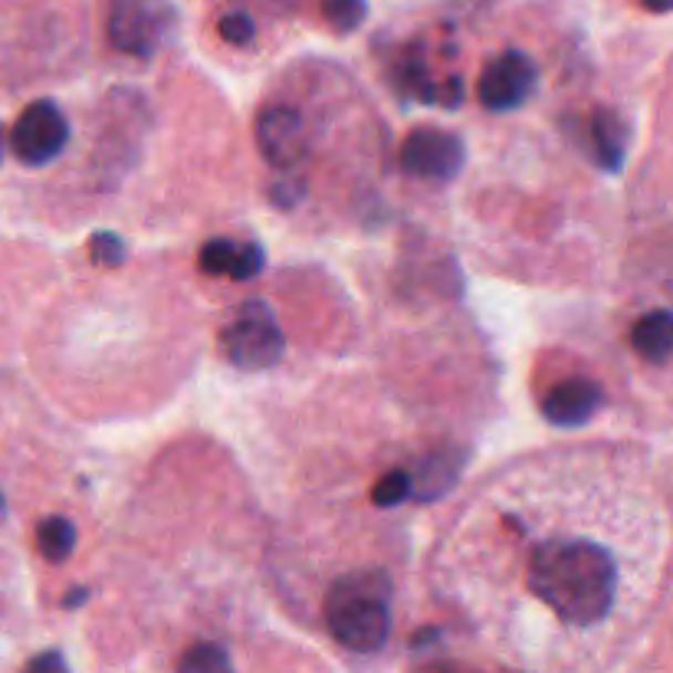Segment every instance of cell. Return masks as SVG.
<instances>
[{"label": "cell", "mask_w": 673, "mask_h": 673, "mask_svg": "<svg viewBox=\"0 0 673 673\" xmlns=\"http://www.w3.org/2000/svg\"><path fill=\"white\" fill-rule=\"evenodd\" d=\"M200 270L207 277H230L237 283L244 280H253L267 257H263V247L257 244H234V240H210L200 247V257H197Z\"/></svg>", "instance_id": "cell-10"}, {"label": "cell", "mask_w": 673, "mask_h": 673, "mask_svg": "<svg viewBox=\"0 0 673 673\" xmlns=\"http://www.w3.org/2000/svg\"><path fill=\"white\" fill-rule=\"evenodd\" d=\"M7 519V499H3V493H0V522Z\"/></svg>", "instance_id": "cell-23"}, {"label": "cell", "mask_w": 673, "mask_h": 673, "mask_svg": "<svg viewBox=\"0 0 673 673\" xmlns=\"http://www.w3.org/2000/svg\"><path fill=\"white\" fill-rule=\"evenodd\" d=\"M172 20V10L158 0H112L108 40L115 50L148 60Z\"/></svg>", "instance_id": "cell-5"}, {"label": "cell", "mask_w": 673, "mask_h": 673, "mask_svg": "<svg viewBox=\"0 0 673 673\" xmlns=\"http://www.w3.org/2000/svg\"><path fill=\"white\" fill-rule=\"evenodd\" d=\"M0 162H3V132H0Z\"/></svg>", "instance_id": "cell-24"}, {"label": "cell", "mask_w": 673, "mask_h": 673, "mask_svg": "<svg viewBox=\"0 0 673 673\" xmlns=\"http://www.w3.org/2000/svg\"><path fill=\"white\" fill-rule=\"evenodd\" d=\"M220 37H224L227 43H234V46H247V43H253V37H257V23H253L250 13L234 10V13H227V17L220 20Z\"/></svg>", "instance_id": "cell-18"}, {"label": "cell", "mask_w": 673, "mask_h": 673, "mask_svg": "<svg viewBox=\"0 0 673 673\" xmlns=\"http://www.w3.org/2000/svg\"><path fill=\"white\" fill-rule=\"evenodd\" d=\"M522 588L552 621L591 631L621 604V559L588 532H549L526 552Z\"/></svg>", "instance_id": "cell-1"}, {"label": "cell", "mask_w": 673, "mask_h": 673, "mask_svg": "<svg viewBox=\"0 0 673 673\" xmlns=\"http://www.w3.org/2000/svg\"><path fill=\"white\" fill-rule=\"evenodd\" d=\"M591 145H594V158L604 172H621V165H624V125L614 112L598 108L591 115Z\"/></svg>", "instance_id": "cell-13"}, {"label": "cell", "mask_w": 673, "mask_h": 673, "mask_svg": "<svg viewBox=\"0 0 673 673\" xmlns=\"http://www.w3.org/2000/svg\"><path fill=\"white\" fill-rule=\"evenodd\" d=\"M27 667L30 671H66V661L60 654H43V658H33Z\"/></svg>", "instance_id": "cell-20"}, {"label": "cell", "mask_w": 673, "mask_h": 673, "mask_svg": "<svg viewBox=\"0 0 673 673\" xmlns=\"http://www.w3.org/2000/svg\"><path fill=\"white\" fill-rule=\"evenodd\" d=\"M178 667H182V671H191V673L230 671V667H234V661H230V654H227L220 644H194V648H188V654L178 661Z\"/></svg>", "instance_id": "cell-16"}, {"label": "cell", "mask_w": 673, "mask_h": 673, "mask_svg": "<svg viewBox=\"0 0 673 673\" xmlns=\"http://www.w3.org/2000/svg\"><path fill=\"white\" fill-rule=\"evenodd\" d=\"M90 250H93V260L96 263H102V267H118L122 260H125V244H122V237H115V234H96L93 240H90Z\"/></svg>", "instance_id": "cell-19"}, {"label": "cell", "mask_w": 673, "mask_h": 673, "mask_svg": "<svg viewBox=\"0 0 673 673\" xmlns=\"http://www.w3.org/2000/svg\"><path fill=\"white\" fill-rule=\"evenodd\" d=\"M220 349L234 369L263 372L283 359L287 342L267 302H244L234 322L220 332Z\"/></svg>", "instance_id": "cell-3"}, {"label": "cell", "mask_w": 673, "mask_h": 673, "mask_svg": "<svg viewBox=\"0 0 673 673\" xmlns=\"http://www.w3.org/2000/svg\"><path fill=\"white\" fill-rule=\"evenodd\" d=\"M407 496H411V477H407V470H391V474H385L382 480L375 483V489H372L375 506H397V503L407 499Z\"/></svg>", "instance_id": "cell-17"}, {"label": "cell", "mask_w": 673, "mask_h": 673, "mask_svg": "<svg viewBox=\"0 0 673 673\" xmlns=\"http://www.w3.org/2000/svg\"><path fill=\"white\" fill-rule=\"evenodd\" d=\"M464 158V142L444 128H414L401 148V168L421 182H451Z\"/></svg>", "instance_id": "cell-7"}, {"label": "cell", "mask_w": 673, "mask_h": 673, "mask_svg": "<svg viewBox=\"0 0 673 673\" xmlns=\"http://www.w3.org/2000/svg\"><path fill=\"white\" fill-rule=\"evenodd\" d=\"M86 598H90V591H86V588H76V591H73V598H66V601H63V608H76V604H83Z\"/></svg>", "instance_id": "cell-21"}, {"label": "cell", "mask_w": 673, "mask_h": 673, "mask_svg": "<svg viewBox=\"0 0 673 673\" xmlns=\"http://www.w3.org/2000/svg\"><path fill=\"white\" fill-rule=\"evenodd\" d=\"M391 581L379 569L342 576L325 598V624L339 648L355 654H375L391 634L387 608Z\"/></svg>", "instance_id": "cell-2"}, {"label": "cell", "mask_w": 673, "mask_h": 673, "mask_svg": "<svg viewBox=\"0 0 673 673\" xmlns=\"http://www.w3.org/2000/svg\"><path fill=\"white\" fill-rule=\"evenodd\" d=\"M369 13V3L365 0H322V17L329 20V27L335 33H352L362 27Z\"/></svg>", "instance_id": "cell-15"}, {"label": "cell", "mask_w": 673, "mask_h": 673, "mask_svg": "<svg viewBox=\"0 0 673 673\" xmlns=\"http://www.w3.org/2000/svg\"><path fill=\"white\" fill-rule=\"evenodd\" d=\"M631 345L634 352L651 362V365H667L673 349V319L667 309H654L644 319H638V325L631 329Z\"/></svg>", "instance_id": "cell-12"}, {"label": "cell", "mask_w": 673, "mask_h": 673, "mask_svg": "<svg viewBox=\"0 0 673 673\" xmlns=\"http://www.w3.org/2000/svg\"><path fill=\"white\" fill-rule=\"evenodd\" d=\"M539 86V66L522 50H506L493 56L480 73L477 96L489 112H512Z\"/></svg>", "instance_id": "cell-6"}, {"label": "cell", "mask_w": 673, "mask_h": 673, "mask_svg": "<svg viewBox=\"0 0 673 673\" xmlns=\"http://www.w3.org/2000/svg\"><path fill=\"white\" fill-rule=\"evenodd\" d=\"M37 549L46 562L63 566L76 549V529L63 516H50L37 526Z\"/></svg>", "instance_id": "cell-14"}, {"label": "cell", "mask_w": 673, "mask_h": 673, "mask_svg": "<svg viewBox=\"0 0 673 673\" xmlns=\"http://www.w3.org/2000/svg\"><path fill=\"white\" fill-rule=\"evenodd\" d=\"M644 7L654 10V13H667V10H671V0H644Z\"/></svg>", "instance_id": "cell-22"}, {"label": "cell", "mask_w": 673, "mask_h": 673, "mask_svg": "<svg viewBox=\"0 0 673 673\" xmlns=\"http://www.w3.org/2000/svg\"><path fill=\"white\" fill-rule=\"evenodd\" d=\"M464 457L457 451H437L431 457H424L414 470H407L411 477V496L414 499H437L441 493H447L457 477H460Z\"/></svg>", "instance_id": "cell-11"}, {"label": "cell", "mask_w": 673, "mask_h": 673, "mask_svg": "<svg viewBox=\"0 0 673 673\" xmlns=\"http://www.w3.org/2000/svg\"><path fill=\"white\" fill-rule=\"evenodd\" d=\"M257 145L273 168H292L306 155V118L287 102H270L257 115Z\"/></svg>", "instance_id": "cell-8"}, {"label": "cell", "mask_w": 673, "mask_h": 673, "mask_svg": "<svg viewBox=\"0 0 673 673\" xmlns=\"http://www.w3.org/2000/svg\"><path fill=\"white\" fill-rule=\"evenodd\" d=\"M66 142H70V118L50 99L30 102L10 132V148H13L17 162L27 168H43V165L56 162L63 155Z\"/></svg>", "instance_id": "cell-4"}, {"label": "cell", "mask_w": 673, "mask_h": 673, "mask_svg": "<svg viewBox=\"0 0 673 673\" xmlns=\"http://www.w3.org/2000/svg\"><path fill=\"white\" fill-rule=\"evenodd\" d=\"M601 401H604V394H601L598 382L569 379V382L549 387V394L542 397V417L552 427H581L598 414Z\"/></svg>", "instance_id": "cell-9"}]
</instances>
